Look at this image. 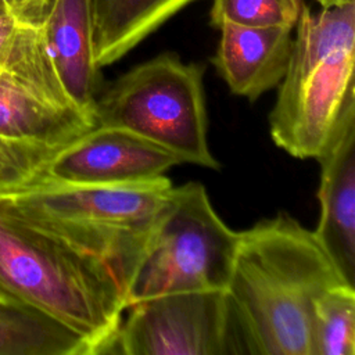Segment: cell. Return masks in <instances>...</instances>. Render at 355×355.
Here are the masks:
<instances>
[{"mask_svg":"<svg viewBox=\"0 0 355 355\" xmlns=\"http://www.w3.org/2000/svg\"><path fill=\"white\" fill-rule=\"evenodd\" d=\"M295 26L269 130L290 155L316 159L345 110L355 104V3L316 14L304 4Z\"/></svg>","mask_w":355,"mask_h":355,"instance_id":"obj_4","label":"cell"},{"mask_svg":"<svg viewBox=\"0 0 355 355\" xmlns=\"http://www.w3.org/2000/svg\"><path fill=\"white\" fill-rule=\"evenodd\" d=\"M204 67L161 53L121 75L97 96L96 125L132 132L182 164L219 169L208 144Z\"/></svg>","mask_w":355,"mask_h":355,"instance_id":"obj_5","label":"cell"},{"mask_svg":"<svg viewBox=\"0 0 355 355\" xmlns=\"http://www.w3.org/2000/svg\"><path fill=\"white\" fill-rule=\"evenodd\" d=\"M93 126L64 89L39 26L19 22L0 64V136L65 147Z\"/></svg>","mask_w":355,"mask_h":355,"instance_id":"obj_8","label":"cell"},{"mask_svg":"<svg viewBox=\"0 0 355 355\" xmlns=\"http://www.w3.org/2000/svg\"><path fill=\"white\" fill-rule=\"evenodd\" d=\"M237 240L201 183L173 186L126 287V308L169 293L226 290Z\"/></svg>","mask_w":355,"mask_h":355,"instance_id":"obj_6","label":"cell"},{"mask_svg":"<svg viewBox=\"0 0 355 355\" xmlns=\"http://www.w3.org/2000/svg\"><path fill=\"white\" fill-rule=\"evenodd\" d=\"M341 284L352 283L313 230L291 215L239 232L226 293L244 352L312 355L315 301Z\"/></svg>","mask_w":355,"mask_h":355,"instance_id":"obj_1","label":"cell"},{"mask_svg":"<svg viewBox=\"0 0 355 355\" xmlns=\"http://www.w3.org/2000/svg\"><path fill=\"white\" fill-rule=\"evenodd\" d=\"M0 355H90V347L44 313L0 305Z\"/></svg>","mask_w":355,"mask_h":355,"instance_id":"obj_14","label":"cell"},{"mask_svg":"<svg viewBox=\"0 0 355 355\" xmlns=\"http://www.w3.org/2000/svg\"><path fill=\"white\" fill-rule=\"evenodd\" d=\"M39 29L68 96L94 119L101 68L93 53L92 0H50Z\"/></svg>","mask_w":355,"mask_h":355,"instance_id":"obj_11","label":"cell"},{"mask_svg":"<svg viewBox=\"0 0 355 355\" xmlns=\"http://www.w3.org/2000/svg\"><path fill=\"white\" fill-rule=\"evenodd\" d=\"M304 4V0H212L211 22L215 28L222 22L294 28Z\"/></svg>","mask_w":355,"mask_h":355,"instance_id":"obj_16","label":"cell"},{"mask_svg":"<svg viewBox=\"0 0 355 355\" xmlns=\"http://www.w3.org/2000/svg\"><path fill=\"white\" fill-rule=\"evenodd\" d=\"M191 1L92 0L96 64H114Z\"/></svg>","mask_w":355,"mask_h":355,"instance_id":"obj_13","label":"cell"},{"mask_svg":"<svg viewBox=\"0 0 355 355\" xmlns=\"http://www.w3.org/2000/svg\"><path fill=\"white\" fill-rule=\"evenodd\" d=\"M172 183L164 175L121 184H67L35 180L0 194V204L22 219L105 259L126 287Z\"/></svg>","mask_w":355,"mask_h":355,"instance_id":"obj_3","label":"cell"},{"mask_svg":"<svg viewBox=\"0 0 355 355\" xmlns=\"http://www.w3.org/2000/svg\"><path fill=\"white\" fill-rule=\"evenodd\" d=\"M107 354H245L226 290L157 295L129 305Z\"/></svg>","mask_w":355,"mask_h":355,"instance_id":"obj_7","label":"cell"},{"mask_svg":"<svg viewBox=\"0 0 355 355\" xmlns=\"http://www.w3.org/2000/svg\"><path fill=\"white\" fill-rule=\"evenodd\" d=\"M0 305L44 313L100 355L108 352L126 298L105 259L0 204Z\"/></svg>","mask_w":355,"mask_h":355,"instance_id":"obj_2","label":"cell"},{"mask_svg":"<svg viewBox=\"0 0 355 355\" xmlns=\"http://www.w3.org/2000/svg\"><path fill=\"white\" fill-rule=\"evenodd\" d=\"M316 159L320 209L313 233L355 284V104L345 110Z\"/></svg>","mask_w":355,"mask_h":355,"instance_id":"obj_10","label":"cell"},{"mask_svg":"<svg viewBox=\"0 0 355 355\" xmlns=\"http://www.w3.org/2000/svg\"><path fill=\"white\" fill-rule=\"evenodd\" d=\"M355 354V286L324 291L313 305L312 355Z\"/></svg>","mask_w":355,"mask_h":355,"instance_id":"obj_15","label":"cell"},{"mask_svg":"<svg viewBox=\"0 0 355 355\" xmlns=\"http://www.w3.org/2000/svg\"><path fill=\"white\" fill-rule=\"evenodd\" d=\"M4 3L18 22L39 26L50 0H4Z\"/></svg>","mask_w":355,"mask_h":355,"instance_id":"obj_18","label":"cell"},{"mask_svg":"<svg viewBox=\"0 0 355 355\" xmlns=\"http://www.w3.org/2000/svg\"><path fill=\"white\" fill-rule=\"evenodd\" d=\"M18 28L19 22L8 8L0 11V64L10 51Z\"/></svg>","mask_w":355,"mask_h":355,"instance_id":"obj_19","label":"cell"},{"mask_svg":"<svg viewBox=\"0 0 355 355\" xmlns=\"http://www.w3.org/2000/svg\"><path fill=\"white\" fill-rule=\"evenodd\" d=\"M179 164L176 155L132 132L96 125L57 153L36 180L67 184L139 183L164 176Z\"/></svg>","mask_w":355,"mask_h":355,"instance_id":"obj_9","label":"cell"},{"mask_svg":"<svg viewBox=\"0 0 355 355\" xmlns=\"http://www.w3.org/2000/svg\"><path fill=\"white\" fill-rule=\"evenodd\" d=\"M64 147L0 136V194L36 180L49 161Z\"/></svg>","mask_w":355,"mask_h":355,"instance_id":"obj_17","label":"cell"},{"mask_svg":"<svg viewBox=\"0 0 355 355\" xmlns=\"http://www.w3.org/2000/svg\"><path fill=\"white\" fill-rule=\"evenodd\" d=\"M6 8H7V6H6L4 0H0V11H3V10H6Z\"/></svg>","mask_w":355,"mask_h":355,"instance_id":"obj_21","label":"cell"},{"mask_svg":"<svg viewBox=\"0 0 355 355\" xmlns=\"http://www.w3.org/2000/svg\"><path fill=\"white\" fill-rule=\"evenodd\" d=\"M323 8L327 7H340V6H347V4H354L355 0H316Z\"/></svg>","mask_w":355,"mask_h":355,"instance_id":"obj_20","label":"cell"},{"mask_svg":"<svg viewBox=\"0 0 355 355\" xmlns=\"http://www.w3.org/2000/svg\"><path fill=\"white\" fill-rule=\"evenodd\" d=\"M212 62L230 92L257 100L277 86L287 69L293 28L222 22Z\"/></svg>","mask_w":355,"mask_h":355,"instance_id":"obj_12","label":"cell"}]
</instances>
